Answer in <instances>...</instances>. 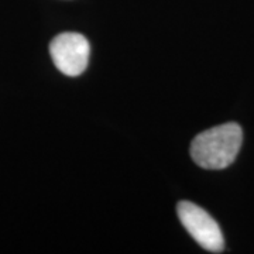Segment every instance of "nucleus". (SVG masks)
Masks as SVG:
<instances>
[{
    "label": "nucleus",
    "mask_w": 254,
    "mask_h": 254,
    "mask_svg": "<svg viewBox=\"0 0 254 254\" xmlns=\"http://www.w3.org/2000/svg\"><path fill=\"white\" fill-rule=\"evenodd\" d=\"M89 53V43L79 33H61L50 44L53 63L66 76H78L86 69Z\"/></svg>",
    "instance_id": "nucleus-3"
},
{
    "label": "nucleus",
    "mask_w": 254,
    "mask_h": 254,
    "mask_svg": "<svg viewBox=\"0 0 254 254\" xmlns=\"http://www.w3.org/2000/svg\"><path fill=\"white\" fill-rule=\"evenodd\" d=\"M243 143L237 123H225L199 133L192 140L190 157L205 170H223L236 160Z\"/></svg>",
    "instance_id": "nucleus-1"
},
{
    "label": "nucleus",
    "mask_w": 254,
    "mask_h": 254,
    "mask_svg": "<svg viewBox=\"0 0 254 254\" xmlns=\"http://www.w3.org/2000/svg\"><path fill=\"white\" fill-rule=\"evenodd\" d=\"M177 212L182 226L202 249L212 253L223 252L225 240L222 230L206 210L192 202L182 200L177 206Z\"/></svg>",
    "instance_id": "nucleus-2"
}]
</instances>
